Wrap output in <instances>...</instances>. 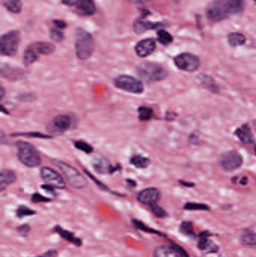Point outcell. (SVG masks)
<instances>
[{
  "label": "cell",
  "mask_w": 256,
  "mask_h": 257,
  "mask_svg": "<svg viewBox=\"0 0 256 257\" xmlns=\"http://www.w3.org/2000/svg\"><path fill=\"white\" fill-rule=\"evenodd\" d=\"M211 234L207 232H202L199 235V242H198V248L200 251H207V253H217L219 250L214 242L209 239V237Z\"/></svg>",
  "instance_id": "obj_19"
},
{
  "label": "cell",
  "mask_w": 256,
  "mask_h": 257,
  "mask_svg": "<svg viewBox=\"0 0 256 257\" xmlns=\"http://www.w3.org/2000/svg\"><path fill=\"white\" fill-rule=\"evenodd\" d=\"M35 214H36V212L34 210L31 209V208L24 205H19L16 210V216L20 219H22L26 217L32 216V215H35Z\"/></svg>",
  "instance_id": "obj_32"
},
{
  "label": "cell",
  "mask_w": 256,
  "mask_h": 257,
  "mask_svg": "<svg viewBox=\"0 0 256 257\" xmlns=\"http://www.w3.org/2000/svg\"><path fill=\"white\" fill-rule=\"evenodd\" d=\"M72 118L66 114H61L54 118L48 125V131L52 134H62L72 127Z\"/></svg>",
  "instance_id": "obj_11"
},
{
  "label": "cell",
  "mask_w": 256,
  "mask_h": 257,
  "mask_svg": "<svg viewBox=\"0 0 256 257\" xmlns=\"http://www.w3.org/2000/svg\"><path fill=\"white\" fill-rule=\"evenodd\" d=\"M58 251L56 250H49L44 254L32 257H58Z\"/></svg>",
  "instance_id": "obj_41"
},
{
  "label": "cell",
  "mask_w": 256,
  "mask_h": 257,
  "mask_svg": "<svg viewBox=\"0 0 256 257\" xmlns=\"http://www.w3.org/2000/svg\"><path fill=\"white\" fill-rule=\"evenodd\" d=\"M175 65L182 71L193 72L200 68V59L191 53H182L173 59Z\"/></svg>",
  "instance_id": "obj_9"
},
{
  "label": "cell",
  "mask_w": 256,
  "mask_h": 257,
  "mask_svg": "<svg viewBox=\"0 0 256 257\" xmlns=\"http://www.w3.org/2000/svg\"><path fill=\"white\" fill-rule=\"evenodd\" d=\"M234 134L240 141L244 144H251L254 141V137L252 133L251 128L247 124H244L240 128H237Z\"/></svg>",
  "instance_id": "obj_22"
},
{
  "label": "cell",
  "mask_w": 256,
  "mask_h": 257,
  "mask_svg": "<svg viewBox=\"0 0 256 257\" xmlns=\"http://www.w3.org/2000/svg\"><path fill=\"white\" fill-rule=\"evenodd\" d=\"M75 7L82 16H92L96 12V5L93 0H79Z\"/></svg>",
  "instance_id": "obj_18"
},
{
  "label": "cell",
  "mask_w": 256,
  "mask_h": 257,
  "mask_svg": "<svg viewBox=\"0 0 256 257\" xmlns=\"http://www.w3.org/2000/svg\"><path fill=\"white\" fill-rule=\"evenodd\" d=\"M153 257H190L186 251L179 245H160L155 249Z\"/></svg>",
  "instance_id": "obj_13"
},
{
  "label": "cell",
  "mask_w": 256,
  "mask_h": 257,
  "mask_svg": "<svg viewBox=\"0 0 256 257\" xmlns=\"http://www.w3.org/2000/svg\"><path fill=\"white\" fill-rule=\"evenodd\" d=\"M180 231L182 234L187 236L192 237L195 235L193 223L190 221H183L180 225Z\"/></svg>",
  "instance_id": "obj_33"
},
{
  "label": "cell",
  "mask_w": 256,
  "mask_h": 257,
  "mask_svg": "<svg viewBox=\"0 0 256 257\" xmlns=\"http://www.w3.org/2000/svg\"><path fill=\"white\" fill-rule=\"evenodd\" d=\"M50 37H51L52 41H55V42H62L65 38V35H64L63 32L59 30V29H51L50 31Z\"/></svg>",
  "instance_id": "obj_36"
},
{
  "label": "cell",
  "mask_w": 256,
  "mask_h": 257,
  "mask_svg": "<svg viewBox=\"0 0 256 257\" xmlns=\"http://www.w3.org/2000/svg\"><path fill=\"white\" fill-rule=\"evenodd\" d=\"M79 0H62V3L68 6H75Z\"/></svg>",
  "instance_id": "obj_45"
},
{
  "label": "cell",
  "mask_w": 256,
  "mask_h": 257,
  "mask_svg": "<svg viewBox=\"0 0 256 257\" xmlns=\"http://www.w3.org/2000/svg\"><path fill=\"white\" fill-rule=\"evenodd\" d=\"M34 99L35 98V96L33 94H21V95L19 96V99L22 100V101H24V102H29L31 100Z\"/></svg>",
  "instance_id": "obj_42"
},
{
  "label": "cell",
  "mask_w": 256,
  "mask_h": 257,
  "mask_svg": "<svg viewBox=\"0 0 256 257\" xmlns=\"http://www.w3.org/2000/svg\"><path fill=\"white\" fill-rule=\"evenodd\" d=\"M30 230L31 227L28 224H24L17 227V231L23 237H28Z\"/></svg>",
  "instance_id": "obj_40"
},
{
  "label": "cell",
  "mask_w": 256,
  "mask_h": 257,
  "mask_svg": "<svg viewBox=\"0 0 256 257\" xmlns=\"http://www.w3.org/2000/svg\"><path fill=\"white\" fill-rule=\"evenodd\" d=\"M75 146L77 149L80 150V151H83V152L86 153V154H90L93 151V148L89 144L85 141H77L75 142Z\"/></svg>",
  "instance_id": "obj_37"
},
{
  "label": "cell",
  "mask_w": 256,
  "mask_h": 257,
  "mask_svg": "<svg viewBox=\"0 0 256 257\" xmlns=\"http://www.w3.org/2000/svg\"><path fill=\"white\" fill-rule=\"evenodd\" d=\"M253 1H254V2H256V0H253Z\"/></svg>",
  "instance_id": "obj_53"
},
{
  "label": "cell",
  "mask_w": 256,
  "mask_h": 257,
  "mask_svg": "<svg viewBox=\"0 0 256 257\" xmlns=\"http://www.w3.org/2000/svg\"><path fill=\"white\" fill-rule=\"evenodd\" d=\"M31 200L33 203H41V202H51V199L49 198L44 196L39 193H34L31 197Z\"/></svg>",
  "instance_id": "obj_39"
},
{
  "label": "cell",
  "mask_w": 256,
  "mask_h": 257,
  "mask_svg": "<svg viewBox=\"0 0 256 257\" xmlns=\"http://www.w3.org/2000/svg\"><path fill=\"white\" fill-rule=\"evenodd\" d=\"M156 48V40L153 38H145L136 44L135 51L139 57L143 58L154 52Z\"/></svg>",
  "instance_id": "obj_16"
},
{
  "label": "cell",
  "mask_w": 256,
  "mask_h": 257,
  "mask_svg": "<svg viewBox=\"0 0 256 257\" xmlns=\"http://www.w3.org/2000/svg\"><path fill=\"white\" fill-rule=\"evenodd\" d=\"M54 230H55L61 238H63L65 241L72 243V244H73V245H75L76 247H81L83 245V241H82L81 238L75 236L73 232L67 230V229H64L60 225H55V226L54 227Z\"/></svg>",
  "instance_id": "obj_20"
},
{
  "label": "cell",
  "mask_w": 256,
  "mask_h": 257,
  "mask_svg": "<svg viewBox=\"0 0 256 257\" xmlns=\"http://www.w3.org/2000/svg\"><path fill=\"white\" fill-rule=\"evenodd\" d=\"M132 224L135 228H137L139 230L142 231V232H146V233L154 234V235H159V236H166V235L163 232H159V231L156 230L151 227L148 226L139 220L132 219Z\"/></svg>",
  "instance_id": "obj_27"
},
{
  "label": "cell",
  "mask_w": 256,
  "mask_h": 257,
  "mask_svg": "<svg viewBox=\"0 0 256 257\" xmlns=\"http://www.w3.org/2000/svg\"><path fill=\"white\" fill-rule=\"evenodd\" d=\"M55 165L59 168V170H61L64 176L66 178V181L72 188L75 189H84L87 186V181L86 178L73 166L58 161H55Z\"/></svg>",
  "instance_id": "obj_6"
},
{
  "label": "cell",
  "mask_w": 256,
  "mask_h": 257,
  "mask_svg": "<svg viewBox=\"0 0 256 257\" xmlns=\"http://www.w3.org/2000/svg\"><path fill=\"white\" fill-rule=\"evenodd\" d=\"M13 136H25L29 137V138H52V136L50 135H45V134L40 133V132H23V133H18L15 135L14 134Z\"/></svg>",
  "instance_id": "obj_38"
},
{
  "label": "cell",
  "mask_w": 256,
  "mask_h": 257,
  "mask_svg": "<svg viewBox=\"0 0 256 257\" xmlns=\"http://www.w3.org/2000/svg\"><path fill=\"white\" fill-rule=\"evenodd\" d=\"M255 151H256V148H255Z\"/></svg>",
  "instance_id": "obj_52"
},
{
  "label": "cell",
  "mask_w": 256,
  "mask_h": 257,
  "mask_svg": "<svg viewBox=\"0 0 256 257\" xmlns=\"http://www.w3.org/2000/svg\"><path fill=\"white\" fill-rule=\"evenodd\" d=\"M17 156L21 163L29 168H35L42 163V157L38 150L28 141H18L15 144Z\"/></svg>",
  "instance_id": "obj_2"
},
{
  "label": "cell",
  "mask_w": 256,
  "mask_h": 257,
  "mask_svg": "<svg viewBox=\"0 0 256 257\" xmlns=\"http://www.w3.org/2000/svg\"><path fill=\"white\" fill-rule=\"evenodd\" d=\"M22 74L20 73L19 70L14 69V68H10L8 65H5V66L2 65L1 68V75L5 78L8 79H18L19 78L20 75Z\"/></svg>",
  "instance_id": "obj_30"
},
{
  "label": "cell",
  "mask_w": 256,
  "mask_h": 257,
  "mask_svg": "<svg viewBox=\"0 0 256 257\" xmlns=\"http://www.w3.org/2000/svg\"><path fill=\"white\" fill-rule=\"evenodd\" d=\"M186 211H209L210 207L205 204L195 203V202H188L183 207Z\"/></svg>",
  "instance_id": "obj_34"
},
{
  "label": "cell",
  "mask_w": 256,
  "mask_h": 257,
  "mask_svg": "<svg viewBox=\"0 0 256 257\" xmlns=\"http://www.w3.org/2000/svg\"><path fill=\"white\" fill-rule=\"evenodd\" d=\"M161 198V192L155 188H146L139 193L137 199L139 202L145 205H151L157 204Z\"/></svg>",
  "instance_id": "obj_15"
},
{
  "label": "cell",
  "mask_w": 256,
  "mask_h": 257,
  "mask_svg": "<svg viewBox=\"0 0 256 257\" xmlns=\"http://www.w3.org/2000/svg\"><path fill=\"white\" fill-rule=\"evenodd\" d=\"M198 80L200 83L203 87L208 91H211L212 93H218L220 91V88L215 82L214 79L210 75H205V74H200L197 77Z\"/></svg>",
  "instance_id": "obj_23"
},
{
  "label": "cell",
  "mask_w": 256,
  "mask_h": 257,
  "mask_svg": "<svg viewBox=\"0 0 256 257\" xmlns=\"http://www.w3.org/2000/svg\"><path fill=\"white\" fill-rule=\"evenodd\" d=\"M75 54L78 59L86 61L92 56L95 49L92 35L83 28H78L75 32Z\"/></svg>",
  "instance_id": "obj_3"
},
{
  "label": "cell",
  "mask_w": 256,
  "mask_h": 257,
  "mask_svg": "<svg viewBox=\"0 0 256 257\" xmlns=\"http://www.w3.org/2000/svg\"><path fill=\"white\" fill-rule=\"evenodd\" d=\"M244 9V0H213L206 8V17L211 22H220Z\"/></svg>",
  "instance_id": "obj_1"
},
{
  "label": "cell",
  "mask_w": 256,
  "mask_h": 257,
  "mask_svg": "<svg viewBox=\"0 0 256 257\" xmlns=\"http://www.w3.org/2000/svg\"><path fill=\"white\" fill-rule=\"evenodd\" d=\"M17 181V175L15 171L9 169H4L0 175V191L3 192L11 184Z\"/></svg>",
  "instance_id": "obj_21"
},
{
  "label": "cell",
  "mask_w": 256,
  "mask_h": 257,
  "mask_svg": "<svg viewBox=\"0 0 256 257\" xmlns=\"http://www.w3.org/2000/svg\"><path fill=\"white\" fill-rule=\"evenodd\" d=\"M248 182V179H247V177H244V178H242L241 181H240V184L242 185H246Z\"/></svg>",
  "instance_id": "obj_48"
},
{
  "label": "cell",
  "mask_w": 256,
  "mask_h": 257,
  "mask_svg": "<svg viewBox=\"0 0 256 257\" xmlns=\"http://www.w3.org/2000/svg\"><path fill=\"white\" fill-rule=\"evenodd\" d=\"M132 3H145V2H150L152 0H129Z\"/></svg>",
  "instance_id": "obj_46"
},
{
  "label": "cell",
  "mask_w": 256,
  "mask_h": 257,
  "mask_svg": "<svg viewBox=\"0 0 256 257\" xmlns=\"http://www.w3.org/2000/svg\"><path fill=\"white\" fill-rule=\"evenodd\" d=\"M115 87L121 91L134 94H141L144 91L142 81L128 75H121L114 80Z\"/></svg>",
  "instance_id": "obj_8"
},
{
  "label": "cell",
  "mask_w": 256,
  "mask_h": 257,
  "mask_svg": "<svg viewBox=\"0 0 256 257\" xmlns=\"http://www.w3.org/2000/svg\"><path fill=\"white\" fill-rule=\"evenodd\" d=\"M150 160L142 155H134L131 157L130 163L137 168H146L150 165Z\"/></svg>",
  "instance_id": "obj_28"
},
{
  "label": "cell",
  "mask_w": 256,
  "mask_h": 257,
  "mask_svg": "<svg viewBox=\"0 0 256 257\" xmlns=\"http://www.w3.org/2000/svg\"><path fill=\"white\" fill-rule=\"evenodd\" d=\"M240 243L244 246H254L256 245V232L250 228H247L242 232Z\"/></svg>",
  "instance_id": "obj_24"
},
{
  "label": "cell",
  "mask_w": 256,
  "mask_h": 257,
  "mask_svg": "<svg viewBox=\"0 0 256 257\" xmlns=\"http://www.w3.org/2000/svg\"><path fill=\"white\" fill-rule=\"evenodd\" d=\"M42 180L48 185L57 189H65L66 187L65 180L62 175L50 167H43L40 171Z\"/></svg>",
  "instance_id": "obj_12"
},
{
  "label": "cell",
  "mask_w": 256,
  "mask_h": 257,
  "mask_svg": "<svg viewBox=\"0 0 256 257\" xmlns=\"http://www.w3.org/2000/svg\"><path fill=\"white\" fill-rule=\"evenodd\" d=\"M150 14L148 11H144L143 15L142 18H138L133 24L134 32L137 34H142L149 31H155V30H160L162 27H165V24L161 22H151V21H146V14Z\"/></svg>",
  "instance_id": "obj_14"
},
{
  "label": "cell",
  "mask_w": 256,
  "mask_h": 257,
  "mask_svg": "<svg viewBox=\"0 0 256 257\" xmlns=\"http://www.w3.org/2000/svg\"><path fill=\"white\" fill-rule=\"evenodd\" d=\"M128 184L132 185V187H136V181H132V180H127Z\"/></svg>",
  "instance_id": "obj_50"
},
{
  "label": "cell",
  "mask_w": 256,
  "mask_h": 257,
  "mask_svg": "<svg viewBox=\"0 0 256 257\" xmlns=\"http://www.w3.org/2000/svg\"><path fill=\"white\" fill-rule=\"evenodd\" d=\"M150 208L152 213H153L155 217H156L157 218L163 219V218H167L168 215H169L167 211H166L164 208L158 205L157 204H154V205H151V206H150Z\"/></svg>",
  "instance_id": "obj_35"
},
{
  "label": "cell",
  "mask_w": 256,
  "mask_h": 257,
  "mask_svg": "<svg viewBox=\"0 0 256 257\" xmlns=\"http://www.w3.org/2000/svg\"><path fill=\"white\" fill-rule=\"evenodd\" d=\"M55 51V46L52 43L38 41L32 43L24 51L23 63L28 67L36 62L40 55H50Z\"/></svg>",
  "instance_id": "obj_4"
},
{
  "label": "cell",
  "mask_w": 256,
  "mask_h": 257,
  "mask_svg": "<svg viewBox=\"0 0 256 257\" xmlns=\"http://www.w3.org/2000/svg\"><path fill=\"white\" fill-rule=\"evenodd\" d=\"M42 188L45 190V191H47V192L50 193L55 194V189L56 188H54L52 186L45 184L42 186Z\"/></svg>",
  "instance_id": "obj_44"
},
{
  "label": "cell",
  "mask_w": 256,
  "mask_h": 257,
  "mask_svg": "<svg viewBox=\"0 0 256 257\" xmlns=\"http://www.w3.org/2000/svg\"><path fill=\"white\" fill-rule=\"evenodd\" d=\"M21 41V34L18 31H11L3 34L0 39L1 54L12 57L16 54Z\"/></svg>",
  "instance_id": "obj_7"
},
{
  "label": "cell",
  "mask_w": 256,
  "mask_h": 257,
  "mask_svg": "<svg viewBox=\"0 0 256 257\" xmlns=\"http://www.w3.org/2000/svg\"><path fill=\"white\" fill-rule=\"evenodd\" d=\"M228 41L230 46L238 47L244 45L246 42V36L240 32H234L228 35Z\"/></svg>",
  "instance_id": "obj_26"
},
{
  "label": "cell",
  "mask_w": 256,
  "mask_h": 257,
  "mask_svg": "<svg viewBox=\"0 0 256 257\" xmlns=\"http://www.w3.org/2000/svg\"><path fill=\"white\" fill-rule=\"evenodd\" d=\"M180 184L182 185L186 186V187H188V188H192V187H194L195 184L193 183H188L185 182V181H180Z\"/></svg>",
  "instance_id": "obj_47"
},
{
  "label": "cell",
  "mask_w": 256,
  "mask_h": 257,
  "mask_svg": "<svg viewBox=\"0 0 256 257\" xmlns=\"http://www.w3.org/2000/svg\"><path fill=\"white\" fill-rule=\"evenodd\" d=\"M54 24L57 27L59 30H64L67 27V23L62 20H55Z\"/></svg>",
  "instance_id": "obj_43"
},
{
  "label": "cell",
  "mask_w": 256,
  "mask_h": 257,
  "mask_svg": "<svg viewBox=\"0 0 256 257\" xmlns=\"http://www.w3.org/2000/svg\"><path fill=\"white\" fill-rule=\"evenodd\" d=\"M92 167L94 170L100 175L113 173L117 168L112 166L110 162L103 157H95L92 161Z\"/></svg>",
  "instance_id": "obj_17"
},
{
  "label": "cell",
  "mask_w": 256,
  "mask_h": 257,
  "mask_svg": "<svg viewBox=\"0 0 256 257\" xmlns=\"http://www.w3.org/2000/svg\"><path fill=\"white\" fill-rule=\"evenodd\" d=\"M4 8L12 14H19L23 8L21 0H2Z\"/></svg>",
  "instance_id": "obj_25"
},
{
  "label": "cell",
  "mask_w": 256,
  "mask_h": 257,
  "mask_svg": "<svg viewBox=\"0 0 256 257\" xmlns=\"http://www.w3.org/2000/svg\"><path fill=\"white\" fill-rule=\"evenodd\" d=\"M253 125H254L255 128H256V121H254V123H253Z\"/></svg>",
  "instance_id": "obj_51"
},
{
  "label": "cell",
  "mask_w": 256,
  "mask_h": 257,
  "mask_svg": "<svg viewBox=\"0 0 256 257\" xmlns=\"http://www.w3.org/2000/svg\"><path fill=\"white\" fill-rule=\"evenodd\" d=\"M157 41L160 43L161 45L167 46L173 42V38L171 34L169 33L163 29H160L157 31Z\"/></svg>",
  "instance_id": "obj_29"
},
{
  "label": "cell",
  "mask_w": 256,
  "mask_h": 257,
  "mask_svg": "<svg viewBox=\"0 0 256 257\" xmlns=\"http://www.w3.org/2000/svg\"><path fill=\"white\" fill-rule=\"evenodd\" d=\"M138 113H139V118L141 121H150L153 117V110L150 107H139Z\"/></svg>",
  "instance_id": "obj_31"
},
{
  "label": "cell",
  "mask_w": 256,
  "mask_h": 257,
  "mask_svg": "<svg viewBox=\"0 0 256 257\" xmlns=\"http://www.w3.org/2000/svg\"><path fill=\"white\" fill-rule=\"evenodd\" d=\"M244 160L240 153L235 151L223 153L219 157V165L226 171H233L238 169L243 165Z\"/></svg>",
  "instance_id": "obj_10"
},
{
  "label": "cell",
  "mask_w": 256,
  "mask_h": 257,
  "mask_svg": "<svg viewBox=\"0 0 256 257\" xmlns=\"http://www.w3.org/2000/svg\"><path fill=\"white\" fill-rule=\"evenodd\" d=\"M137 71L139 76L147 83L163 81L169 76L167 70L155 63H142L138 67Z\"/></svg>",
  "instance_id": "obj_5"
},
{
  "label": "cell",
  "mask_w": 256,
  "mask_h": 257,
  "mask_svg": "<svg viewBox=\"0 0 256 257\" xmlns=\"http://www.w3.org/2000/svg\"><path fill=\"white\" fill-rule=\"evenodd\" d=\"M4 95H5V89H4L2 86H1V92H0V98H1V99L3 98Z\"/></svg>",
  "instance_id": "obj_49"
}]
</instances>
